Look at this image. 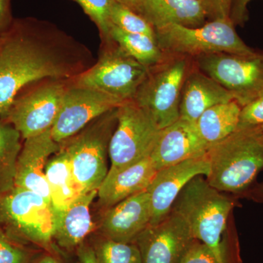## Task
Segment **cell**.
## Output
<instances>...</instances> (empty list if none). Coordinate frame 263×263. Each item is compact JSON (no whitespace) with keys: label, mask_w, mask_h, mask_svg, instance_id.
Listing matches in <instances>:
<instances>
[{"label":"cell","mask_w":263,"mask_h":263,"mask_svg":"<svg viewBox=\"0 0 263 263\" xmlns=\"http://www.w3.org/2000/svg\"><path fill=\"white\" fill-rule=\"evenodd\" d=\"M251 0H232L230 19L234 25L243 26L248 20L247 5Z\"/></svg>","instance_id":"cell-33"},{"label":"cell","mask_w":263,"mask_h":263,"mask_svg":"<svg viewBox=\"0 0 263 263\" xmlns=\"http://www.w3.org/2000/svg\"><path fill=\"white\" fill-rule=\"evenodd\" d=\"M193 61L199 70L231 93L241 107L263 95V51L210 53Z\"/></svg>","instance_id":"cell-9"},{"label":"cell","mask_w":263,"mask_h":263,"mask_svg":"<svg viewBox=\"0 0 263 263\" xmlns=\"http://www.w3.org/2000/svg\"><path fill=\"white\" fill-rule=\"evenodd\" d=\"M70 80L48 79L24 94L17 95L8 111L0 118L10 123L22 139L51 129Z\"/></svg>","instance_id":"cell-11"},{"label":"cell","mask_w":263,"mask_h":263,"mask_svg":"<svg viewBox=\"0 0 263 263\" xmlns=\"http://www.w3.org/2000/svg\"><path fill=\"white\" fill-rule=\"evenodd\" d=\"M97 196L98 190L80 194L57 218L53 239L60 247L67 249L79 247L94 230L90 206Z\"/></svg>","instance_id":"cell-21"},{"label":"cell","mask_w":263,"mask_h":263,"mask_svg":"<svg viewBox=\"0 0 263 263\" xmlns=\"http://www.w3.org/2000/svg\"><path fill=\"white\" fill-rule=\"evenodd\" d=\"M81 5L86 14L96 24L102 41L110 39V9L114 0H74Z\"/></svg>","instance_id":"cell-28"},{"label":"cell","mask_w":263,"mask_h":263,"mask_svg":"<svg viewBox=\"0 0 263 263\" xmlns=\"http://www.w3.org/2000/svg\"><path fill=\"white\" fill-rule=\"evenodd\" d=\"M241 106L233 100L205 110L196 125L200 136L208 144H213L233 134L238 128Z\"/></svg>","instance_id":"cell-23"},{"label":"cell","mask_w":263,"mask_h":263,"mask_svg":"<svg viewBox=\"0 0 263 263\" xmlns=\"http://www.w3.org/2000/svg\"><path fill=\"white\" fill-rule=\"evenodd\" d=\"M212 20L217 18H230L232 0H202Z\"/></svg>","instance_id":"cell-32"},{"label":"cell","mask_w":263,"mask_h":263,"mask_svg":"<svg viewBox=\"0 0 263 263\" xmlns=\"http://www.w3.org/2000/svg\"><path fill=\"white\" fill-rule=\"evenodd\" d=\"M259 133H260V136L262 137V141H263V126L262 127L258 128Z\"/></svg>","instance_id":"cell-39"},{"label":"cell","mask_w":263,"mask_h":263,"mask_svg":"<svg viewBox=\"0 0 263 263\" xmlns=\"http://www.w3.org/2000/svg\"><path fill=\"white\" fill-rule=\"evenodd\" d=\"M151 157L117 172H108L98 190L100 205L107 209L132 195L146 191L157 174Z\"/></svg>","instance_id":"cell-19"},{"label":"cell","mask_w":263,"mask_h":263,"mask_svg":"<svg viewBox=\"0 0 263 263\" xmlns=\"http://www.w3.org/2000/svg\"><path fill=\"white\" fill-rule=\"evenodd\" d=\"M0 38V117L28 85L75 79L95 63L89 48L44 21L14 19Z\"/></svg>","instance_id":"cell-1"},{"label":"cell","mask_w":263,"mask_h":263,"mask_svg":"<svg viewBox=\"0 0 263 263\" xmlns=\"http://www.w3.org/2000/svg\"><path fill=\"white\" fill-rule=\"evenodd\" d=\"M0 224L34 243L48 245L54 235L51 204L38 194L16 187L0 195Z\"/></svg>","instance_id":"cell-10"},{"label":"cell","mask_w":263,"mask_h":263,"mask_svg":"<svg viewBox=\"0 0 263 263\" xmlns=\"http://www.w3.org/2000/svg\"><path fill=\"white\" fill-rule=\"evenodd\" d=\"M94 249L99 263H143L141 252L135 243L105 238Z\"/></svg>","instance_id":"cell-26"},{"label":"cell","mask_w":263,"mask_h":263,"mask_svg":"<svg viewBox=\"0 0 263 263\" xmlns=\"http://www.w3.org/2000/svg\"><path fill=\"white\" fill-rule=\"evenodd\" d=\"M24 141L17 161L15 186L34 192L51 204L45 170L48 161L60 150L61 145L53 140L51 129Z\"/></svg>","instance_id":"cell-15"},{"label":"cell","mask_w":263,"mask_h":263,"mask_svg":"<svg viewBox=\"0 0 263 263\" xmlns=\"http://www.w3.org/2000/svg\"><path fill=\"white\" fill-rule=\"evenodd\" d=\"M115 1L127 7L129 9L140 14V10H141L143 0H115Z\"/></svg>","instance_id":"cell-37"},{"label":"cell","mask_w":263,"mask_h":263,"mask_svg":"<svg viewBox=\"0 0 263 263\" xmlns=\"http://www.w3.org/2000/svg\"><path fill=\"white\" fill-rule=\"evenodd\" d=\"M193 65V58L167 55L148 70L133 101L143 108L160 129L180 119V100L185 78Z\"/></svg>","instance_id":"cell-6"},{"label":"cell","mask_w":263,"mask_h":263,"mask_svg":"<svg viewBox=\"0 0 263 263\" xmlns=\"http://www.w3.org/2000/svg\"><path fill=\"white\" fill-rule=\"evenodd\" d=\"M79 263H99L95 249L83 242L78 248Z\"/></svg>","instance_id":"cell-35"},{"label":"cell","mask_w":263,"mask_h":263,"mask_svg":"<svg viewBox=\"0 0 263 263\" xmlns=\"http://www.w3.org/2000/svg\"><path fill=\"white\" fill-rule=\"evenodd\" d=\"M161 130L133 100L118 107L117 126L109 143L108 172L122 171L150 157Z\"/></svg>","instance_id":"cell-8"},{"label":"cell","mask_w":263,"mask_h":263,"mask_svg":"<svg viewBox=\"0 0 263 263\" xmlns=\"http://www.w3.org/2000/svg\"><path fill=\"white\" fill-rule=\"evenodd\" d=\"M140 15L155 30L171 24L195 28L209 17L202 0H143Z\"/></svg>","instance_id":"cell-20"},{"label":"cell","mask_w":263,"mask_h":263,"mask_svg":"<svg viewBox=\"0 0 263 263\" xmlns=\"http://www.w3.org/2000/svg\"><path fill=\"white\" fill-rule=\"evenodd\" d=\"M242 197L257 202H263V182L256 183Z\"/></svg>","instance_id":"cell-36"},{"label":"cell","mask_w":263,"mask_h":263,"mask_svg":"<svg viewBox=\"0 0 263 263\" xmlns=\"http://www.w3.org/2000/svg\"><path fill=\"white\" fill-rule=\"evenodd\" d=\"M45 174L56 221L57 218L67 209L69 204L81 194L74 178L68 156L62 146L48 161Z\"/></svg>","instance_id":"cell-22"},{"label":"cell","mask_w":263,"mask_h":263,"mask_svg":"<svg viewBox=\"0 0 263 263\" xmlns=\"http://www.w3.org/2000/svg\"><path fill=\"white\" fill-rule=\"evenodd\" d=\"M0 41H1V38H0Z\"/></svg>","instance_id":"cell-40"},{"label":"cell","mask_w":263,"mask_h":263,"mask_svg":"<svg viewBox=\"0 0 263 263\" xmlns=\"http://www.w3.org/2000/svg\"><path fill=\"white\" fill-rule=\"evenodd\" d=\"M117 109L97 118L63 142L65 146L61 145L81 193L98 190L108 174L109 143L117 126Z\"/></svg>","instance_id":"cell-4"},{"label":"cell","mask_w":263,"mask_h":263,"mask_svg":"<svg viewBox=\"0 0 263 263\" xmlns=\"http://www.w3.org/2000/svg\"><path fill=\"white\" fill-rule=\"evenodd\" d=\"M262 126L263 95L241 107L237 129H256Z\"/></svg>","instance_id":"cell-30"},{"label":"cell","mask_w":263,"mask_h":263,"mask_svg":"<svg viewBox=\"0 0 263 263\" xmlns=\"http://www.w3.org/2000/svg\"><path fill=\"white\" fill-rule=\"evenodd\" d=\"M210 171L207 155L183 161L157 171L147 189L152 204L150 226L160 222L171 212L175 200L192 179L207 176Z\"/></svg>","instance_id":"cell-14"},{"label":"cell","mask_w":263,"mask_h":263,"mask_svg":"<svg viewBox=\"0 0 263 263\" xmlns=\"http://www.w3.org/2000/svg\"><path fill=\"white\" fill-rule=\"evenodd\" d=\"M11 0H0V36L8 32L13 23Z\"/></svg>","instance_id":"cell-34"},{"label":"cell","mask_w":263,"mask_h":263,"mask_svg":"<svg viewBox=\"0 0 263 263\" xmlns=\"http://www.w3.org/2000/svg\"><path fill=\"white\" fill-rule=\"evenodd\" d=\"M122 103L124 102L97 90L76 86L71 79L52 126L51 136L57 143H63L95 119Z\"/></svg>","instance_id":"cell-12"},{"label":"cell","mask_w":263,"mask_h":263,"mask_svg":"<svg viewBox=\"0 0 263 263\" xmlns=\"http://www.w3.org/2000/svg\"><path fill=\"white\" fill-rule=\"evenodd\" d=\"M235 200L212 187L202 176L192 179L181 190L171 211L187 223L194 238L207 245L220 263H228L222 235Z\"/></svg>","instance_id":"cell-3"},{"label":"cell","mask_w":263,"mask_h":263,"mask_svg":"<svg viewBox=\"0 0 263 263\" xmlns=\"http://www.w3.org/2000/svg\"><path fill=\"white\" fill-rule=\"evenodd\" d=\"M208 183L218 191L242 196L263 171V141L258 128L237 129L213 143L206 153Z\"/></svg>","instance_id":"cell-2"},{"label":"cell","mask_w":263,"mask_h":263,"mask_svg":"<svg viewBox=\"0 0 263 263\" xmlns=\"http://www.w3.org/2000/svg\"><path fill=\"white\" fill-rule=\"evenodd\" d=\"M38 263H60L56 259L51 257H46L44 258L41 259Z\"/></svg>","instance_id":"cell-38"},{"label":"cell","mask_w":263,"mask_h":263,"mask_svg":"<svg viewBox=\"0 0 263 263\" xmlns=\"http://www.w3.org/2000/svg\"><path fill=\"white\" fill-rule=\"evenodd\" d=\"M102 42L98 61L72 79V83L97 90L124 103L133 100L149 69L127 54L111 39Z\"/></svg>","instance_id":"cell-7"},{"label":"cell","mask_w":263,"mask_h":263,"mask_svg":"<svg viewBox=\"0 0 263 263\" xmlns=\"http://www.w3.org/2000/svg\"><path fill=\"white\" fill-rule=\"evenodd\" d=\"M110 39L148 69L158 65L167 57L159 47L156 40L144 34L125 32L113 24L110 30Z\"/></svg>","instance_id":"cell-24"},{"label":"cell","mask_w":263,"mask_h":263,"mask_svg":"<svg viewBox=\"0 0 263 263\" xmlns=\"http://www.w3.org/2000/svg\"><path fill=\"white\" fill-rule=\"evenodd\" d=\"M233 100L235 98L231 93L199 70L193 63L181 90L180 118L196 123L208 109Z\"/></svg>","instance_id":"cell-18"},{"label":"cell","mask_w":263,"mask_h":263,"mask_svg":"<svg viewBox=\"0 0 263 263\" xmlns=\"http://www.w3.org/2000/svg\"><path fill=\"white\" fill-rule=\"evenodd\" d=\"M20 133L0 118V195L15 187L17 161L23 144Z\"/></svg>","instance_id":"cell-25"},{"label":"cell","mask_w":263,"mask_h":263,"mask_svg":"<svg viewBox=\"0 0 263 263\" xmlns=\"http://www.w3.org/2000/svg\"><path fill=\"white\" fill-rule=\"evenodd\" d=\"M179 263H220L207 245L195 240Z\"/></svg>","instance_id":"cell-31"},{"label":"cell","mask_w":263,"mask_h":263,"mask_svg":"<svg viewBox=\"0 0 263 263\" xmlns=\"http://www.w3.org/2000/svg\"><path fill=\"white\" fill-rule=\"evenodd\" d=\"M209 147L200 136L196 123L180 118L160 131L150 157L159 171L206 155Z\"/></svg>","instance_id":"cell-16"},{"label":"cell","mask_w":263,"mask_h":263,"mask_svg":"<svg viewBox=\"0 0 263 263\" xmlns=\"http://www.w3.org/2000/svg\"><path fill=\"white\" fill-rule=\"evenodd\" d=\"M31 254L25 248L0 230V263H30Z\"/></svg>","instance_id":"cell-29"},{"label":"cell","mask_w":263,"mask_h":263,"mask_svg":"<svg viewBox=\"0 0 263 263\" xmlns=\"http://www.w3.org/2000/svg\"><path fill=\"white\" fill-rule=\"evenodd\" d=\"M152 215L150 195L146 190L107 209L100 230L107 239L134 243L137 237L150 226Z\"/></svg>","instance_id":"cell-17"},{"label":"cell","mask_w":263,"mask_h":263,"mask_svg":"<svg viewBox=\"0 0 263 263\" xmlns=\"http://www.w3.org/2000/svg\"><path fill=\"white\" fill-rule=\"evenodd\" d=\"M155 32L159 47L167 55L195 58L210 53L255 51L242 41L230 18L214 19L195 28L171 24Z\"/></svg>","instance_id":"cell-5"},{"label":"cell","mask_w":263,"mask_h":263,"mask_svg":"<svg viewBox=\"0 0 263 263\" xmlns=\"http://www.w3.org/2000/svg\"><path fill=\"white\" fill-rule=\"evenodd\" d=\"M195 240L182 216L171 211L160 222L147 227L134 243L143 263H179Z\"/></svg>","instance_id":"cell-13"},{"label":"cell","mask_w":263,"mask_h":263,"mask_svg":"<svg viewBox=\"0 0 263 263\" xmlns=\"http://www.w3.org/2000/svg\"><path fill=\"white\" fill-rule=\"evenodd\" d=\"M110 17L113 25L125 32L144 34L156 40L155 28L144 17L115 0L110 9Z\"/></svg>","instance_id":"cell-27"}]
</instances>
